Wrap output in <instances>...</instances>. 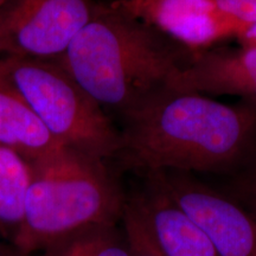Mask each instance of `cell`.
<instances>
[{"label":"cell","mask_w":256,"mask_h":256,"mask_svg":"<svg viewBox=\"0 0 256 256\" xmlns=\"http://www.w3.org/2000/svg\"><path fill=\"white\" fill-rule=\"evenodd\" d=\"M119 133L124 168L232 174L256 152V104L166 89L124 116Z\"/></svg>","instance_id":"6da1fadb"},{"label":"cell","mask_w":256,"mask_h":256,"mask_svg":"<svg viewBox=\"0 0 256 256\" xmlns=\"http://www.w3.org/2000/svg\"><path fill=\"white\" fill-rule=\"evenodd\" d=\"M186 51L112 4H98L56 62L104 110L122 119L168 89L170 81L190 62L192 54Z\"/></svg>","instance_id":"7a4b0ae2"},{"label":"cell","mask_w":256,"mask_h":256,"mask_svg":"<svg viewBox=\"0 0 256 256\" xmlns=\"http://www.w3.org/2000/svg\"><path fill=\"white\" fill-rule=\"evenodd\" d=\"M31 162L23 224L12 243L31 256L96 224L121 223L127 194L106 160L63 146Z\"/></svg>","instance_id":"3957f363"},{"label":"cell","mask_w":256,"mask_h":256,"mask_svg":"<svg viewBox=\"0 0 256 256\" xmlns=\"http://www.w3.org/2000/svg\"><path fill=\"white\" fill-rule=\"evenodd\" d=\"M0 76L20 94L57 142L106 162L116 158L119 130L56 60L0 57Z\"/></svg>","instance_id":"277c9868"},{"label":"cell","mask_w":256,"mask_h":256,"mask_svg":"<svg viewBox=\"0 0 256 256\" xmlns=\"http://www.w3.org/2000/svg\"><path fill=\"white\" fill-rule=\"evenodd\" d=\"M92 0H5L0 57L57 60L94 17Z\"/></svg>","instance_id":"5b68a950"},{"label":"cell","mask_w":256,"mask_h":256,"mask_svg":"<svg viewBox=\"0 0 256 256\" xmlns=\"http://www.w3.org/2000/svg\"><path fill=\"white\" fill-rule=\"evenodd\" d=\"M206 232L217 256H256V218L224 191L188 172L144 176Z\"/></svg>","instance_id":"8992f818"},{"label":"cell","mask_w":256,"mask_h":256,"mask_svg":"<svg viewBox=\"0 0 256 256\" xmlns=\"http://www.w3.org/2000/svg\"><path fill=\"white\" fill-rule=\"evenodd\" d=\"M112 5L192 54L241 34L238 25L220 11L216 0H115Z\"/></svg>","instance_id":"52a82bcc"},{"label":"cell","mask_w":256,"mask_h":256,"mask_svg":"<svg viewBox=\"0 0 256 256\" xmlns=\"http://www.w3.org/2000/svg\"><path fill=\"white\" fill-rule=\"evenodd\" d=\"M168 89L200 95H232L256 104V46L198 51Z\"/></svg>","instance_id":"ba28073f"},{"label":"cell","mask_w":256,"mask_h":256,"mask_svg":"<svg viewBox=\"0 0 256 256\" xmlns=\"http://www.w3.org/2000/svg\"><path fill=\"white\" fill-rule=\"evenodd\" d=\"M128 196L142 212L162 256H217L206 232L148 178Z\"/></svg>","instance_id":"9c48e42d"},{"label":"cell","mask_w":256,"mask_h":256,"mask_svg":"<svg viewBox=\"0 0 256 256\" xmlns=\"http://www.w3.org/2000/svg\"><path fill=\"white\" fill-rule=\"evenodd\" d=\"M0 145L18 152L28 162L62 148L20 94L0 76Z\"/></svg>","instance_id":"30bf717a"},{"label":"cell","mask_w":256,"mask_h":256,"mask_svg":"<svg viewBox=\"0 0 256 256\" xmlns=\"http://www.w3.org/2000/svg\"><path fill=\"white\" fill-rule=\"evenodd\" d=\"M32 178L31 162L18 152L0 145V238L14 242L22 228Z\"/></svg>","instance_id":"8fae6325"},{"label":"cell","mask_w":256,"mask_h":256,"mask_svg":"<svg viewBox=\"0 0 256 256\" xmlns=\"http://www.w3.org/2000/svg\"><path fill=\"white\" fill-rule=\"evenodd\" d=\"M40 256H130L121 223L96 224L57 240Z\"/></svg>","instance_id":"7c38bea8"},{"label":"cell","mask_w":256,"mask_h":256,"mask_svg":"<svg viewBox=\"0 0 256 256\" xmlns=\"http://www.w3.org/2000/svg\"><path fill=\"white\" fill-rule=\"evenodd\" d=\"M121 224L130 242V256H162L156 247L142 212L128 194L124 203Z\"/></svg>","instance_id":"4fadbf2b"},{"label":"cell","mask_w":256,"mask_h":256,"mask_svg":"<svg viewBox=\"0 0 256 256\" xmlns=\"http://www.w3.org/2000/svg\"><path fill=\"white\" fill-rule=\"evenodd\" d=\"M230 176L232 179L224 192L256 218V152Z\"/></svg>","instance_id":"5bb4252c"},{"label":"cell","mask_w":256,"mask_h":256,"mask_svg":"<svg viewBox=\"0 0 256 256\" xmlns=\"http://www.w3.org/2000/svg\"><path fill=\"white\" fill-rule=\"evenodd\" d=\"M216 4L238 25L241 34L256 24V0H216Z\"/></svg>","instance_id":"9a60e30c"},{"label":"cell","mask_w":256,"mask_h":256,"mask_svg":"<svg viewBox=\"0 0 256 256\" xmlns=\"http://www.w3.org/2000/svg\"><path fill=\"white\" fill-rule=\"evenodd\" d=\"M241 46H256V24L248 28L238 37Z\"/></svg>","instance_id":"2e32d148"},{"label":"cell","mask_w":256,"mask_h":256,"mask_svg":"<svg viewBox=\"0 0 256 256\" xmlns=\"http://www.w3.org/2000/svg\"><path fill=\"white\" fill-rule=\"evenodd\" d=\"M0 256H28L6 242H0Z\"/></svg>","instance_id":"e0dca14e"},{"label":"cell","mask_w":256,"mask_h":256,"mask_svg":"<svg viewBox=\"0 0 256 256\" xmlns=\"http://www.w3.org/2000/svg\"><path fill=\"white\" fill-rule=\"evenodd\" d=\"M4 2H5V0H0V5H2Z\"/></svg>","instance_id":"ac0fdd59"}]
</instances>
